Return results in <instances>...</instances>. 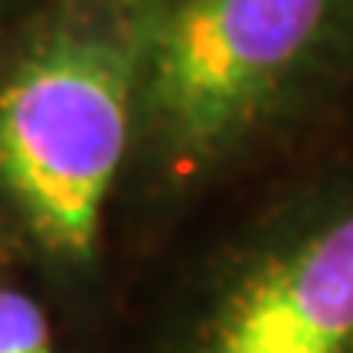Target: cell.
Masks as SVG:
<instances>
[{"label": "cell", "instance_id": "cell-1", "mask_svg": "<svg viewBox=\"0 0 353 353\" xmlns=\"http://www.w3.org/2000/svg\"><path fill=\"white\" fill-rule=\"evenodd\" d=\"M350 46L353 0H154L138 17V121L170 167H203Z\"/></svg>", "mask_w": 353, "mask_h": 353}, {"label": "cell", "instance_id": "cell-2", "mask_svg": "<svg viewBox=\"0 0 353 353\" xmlns=\"http://www.w3.org/2000/svg\"><path fill=\"white\" fill-rule=\"evenodd\" d=\"M138 121V17L65 20L0 79V183L43 249L92 259Z\"/></svg>", "mask_w": 353, "mask_h": 353}, {"label": "cell", "instance_id": "cell-3", "mask_svg": "<svg viewBox=\"0 0 353 353\" xmlns=\"http://www.w3.org/2000/svg\"><path fill=\"white\" fill-rule=\"evenodd\" d=\"M180 353H353V183L317 196L242 265Z\"/></svg>", "mask_w": 353, "mask_h": 353}, {"label": "cell", "instance_id": "cell-4", "mask_svg": "<svg viewBox=\"0 0 353 353\" xmlns=\"http://www.w3.org/2000/svg\"><path fill=\"white\" fill-rule=\"evenodd\" d=\"M0 353H56L50 317L26 291L0 288Z\"/></svg>", "mask_w": 353, "mask_h": 353}]
</instances>
